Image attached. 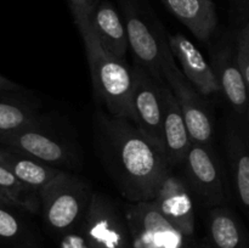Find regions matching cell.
I'll use <instances>...</instances> for the list:
<instances>
[{"label": "cell", "mask_w": 249, "mask_h": 248, "mask_svg": "<svg viewBox=\"0 0 249 248\" xmlns=\"http://www.w3.org/2000/svg\"><path fill=\"white\" fill-rule=\"evenodd\" d=\"M97 156L107 174L129 203L152 201L170 170L164 151L131 119L97 111L94 121Z\"/></svg>", "instance_id": "obj_1"}, {"label": "cell", "mask_w": 249, "mask_h": 248, "mask_svg": "<svg viewBox=\"0 0 249 248\" xmlns=\"http://www.w3.org/2000/svg\"><path fill=\"white\" fill-rule=\"evenodd\" d=\"M77 28L84 43L95 95L109 114L130 119L133 71L125 60L114 57L102 48L89 19Z\"/></svg>", "instance_id": "obj_2"}, {"label": "cell", "mask_w": 249, "mask_h": 248, "mask_svg": "<svg viewBox=\"0 0 249 248\" xmlns=\"http://www.w3.org/2000/svg\"><path fill=\"white\" fill-rule=\"evenodd\" d=\"M94 192L87 180L66 170L39 191L44 223L60 242L80 225Z\"/></svg>", "instance_id": "obj_3"}, {"label": "cell", "mask_w": 249, "mask_h": 248, "mask_svg": "<svg viewBox=\"0 0 249 248\" xmlns=\"http://www.w3.org/2000/svg\"><path fill=\"white\" fill-rule=\"evenodd\" d=\"M60 243L62 248H133L124 211L96 191L77 230Z\"/></svg>", "instance_id": "obj_4"}, {"label": "cell", "mask_w": 249, "mask_h": 248, "mask_svg": "<svg viewBox=\"0 0 249 248\" xmlns=\"http://www.w3.org/2000/svg\"><path fill=\"white\" fill-rule=\"evenodd\" d=\"M119 6L135 63L163 82L162 60L168 45L165 31L150 14L142 0H119Z\"/></svg>", "instance_id": "obj_5"}, {"label": "cell", "mask_w": 249, "mask_h": 248, "mask_svg": "<svg viewBox=\"0 0 249 248\" xmlns=\"http://www.w3.org/2000/svg\"><path fill=\"white\" fill-rule=\"evenodd\" d=\"M124 214L133 248H207L170 224L152 201L128 203Z\"/></svg>", "instance_id": "obj_6"}, {"label": "cell", "mask_w": 249, "mask_h": 248, "mask_svg": "<svg viewBox=\"0 0 249 248\" xmlns=\"http://www.w3.org/2000/svg\"><path fill=\"white\" fill-rule=\"evenodd\" d=\"M169 44L165 46L162 60V77L172 89L189 128L192 142L212 145L214 138V119L208 105L187 80L177 66Z\"/></svg>", "instance_id": "obj_7"}, {"label": "cell", "mask_w": 249, "mask_h": 248, "mask_svg": "<svg viewBox=\"0 0 249 248\" xmlns=\"http://www.w3.org/2000/svg\"><path fill=\"white\" fill-rule=\"evenodd\" d=\"M130 119L139 129L163 150L164 100L162 84L142 66L134 63ZM164 151V150H163Z\"/></svg>", "instance_id": "obj_8"}, {"label": "cell", "mask_w": 249, "mask_h": 248, "mask_svg": "<svg viewBox=\"0 0 249 248\" xmlns=\"http://www.w3.org/2000/svg\"><path fill=\"white\" fill-rule=\"evenodd\" d=\"M195 197L208 208L225 206L228 194L223 172L213 146L192 142L181 165Z\"/></svg>", "instance_id": "obj_9"}, {"label": "cell", "mask_w": 249, "mask_h": 248, "mask_svg": "<svg viewBox=\"0 0 249 248\" xmlns=\"http://www.w3.org/2000/svg\"><path fill=\"white\" fill-rule=\"evenodd\" d=\"M0 145L16 148L60 169H72L78 164V153L74 146L57 134L48 130L44 123L2 136L0 138Z\"/></svg>", "instance_id": "obj_10"}, {"label": "cell", "mask_w": 249, "mask_h": 248, "mask_svg": "<svg viewBox=\"0 0 249 248\" xmlns=\"http://www.w3.org/2000/svg\"><path fill=\"white\" fill-rule=\"evenodd\" d=\"M152 202L175 228L187 236H196L195 195L184 177L170 169L158 185Z\"/></svg>", "instance_id": "obj_11"}, {"label": "cell", "mask_w": 249, "mask_h": 248, "mask_svg": "<svg viewBox=\"0 0 249 248\" xmlns=\"http://www.w3.org/2000/svg\"><path fill=\"white\" fill-rule=\"evenodd\" d=\"M167 39L173 55L181 66L182 73L197 91L203 96L220 92L215 71L207 62L199 49L181 33L168 34Z\"/></svg>", "instance_id": "obj_12"}, {"label": "cell", "mask_w": 249, "mask_h": 248, "mask_svg": "<svg viewBox=\"0 0 249 248\" xmlns=\"http://www.w3.org/2000/svg\"><path fill=\"white\" fill-rule=\"evenodd\" d=\"M164 100L163 118V150L170 169L181 167L192 145L189 128L181 108L165 82L162 84Z\"/></svg>", "instance_id": "obj_13"}, {"label": "cell", "mask_w": 249, "mask_h": 248, "mask_svg": "<svg viewBox=\"0 0 249 248\" xmlns=\"http://www.w3.org/2000/svg\"><path fill=\"white\" fill-rule=\"evenodd\" d=\"M213 68L218 77L221 94L236 113L247 117L249 90L238 63L236 45H226L219 49L214 56Z\"/></svg>", "instance_id": "obj_14"}, {"label": "cell", "mask_w": 249, "mask_h": 248, "mask_svg": "<svg viewBox=\"0 0 249 248\" xmlns=\"http://www.w3.org/2000/svg\"><path fill=\"white\" fill-rule=\"evenodd\" d=\"M90 26L102 48L119 60H125L129 49L125 23L113 4L101 0L92 7L89 16Z\"/></svg>", "instance_id": "obj_15"}, {"label": "cell", "mask_w": 249, "mask_h": 248, "mask_svg": "<svg viewBox=\"0 0 249 248\" xmlns=\"http://www.w3.org/2000/svg\"><path fill=\"white\" fill-rule=\"evenodd\" d=\"M207 248H249V235L245 225L228 206L208 208Z\"/></svg>", "instance_id": "obj_16"}, {"label": "cell", "mask_w": 249, "mask_h": 248, "mask_svg": "<svg viewBox=\"0 0 249 248\" xmlns=\"http://www.w3.org/2000/svg\"><path fill=\"white\" fill-rule=\"evenodd\" d=\"M168 11L198 40L207 41L218 26L213 0H162Z\"/></svg>", "instance_id": "obj_17"}, {"label": "cell", "mask_w": 249, "mask_h": 248, "mask_svg": "<svg viewBox=\"0 0 249 248\" xmlns=\"http://www.w3.org/2000/svg\"><path fill=\"white\" fill-rule=\"evenodd\" d=\"M0 163L17 179L40 191L63 172L60 168L44 163L22 151L0 145Z\"/></svg>", "instance_id": "obj_18"}, {"label": "cell", "mask_w": 249, "mask_h": 248, "mask_svg": "<svg viewBox=\"0 0 249 248\" xmlns=\"http://www.w3.org/2000/svg\"><path fill=\"white\" fill-rule=\"evenodd\" d=\"M19 211L0 199V248H44L38 233Z\"/></svg>", "instance_id": "obj_19"}, {"label": "cell", "mask_w": 249, "mask_h": 248, "mask_svg": "<svg viewBox=\"0 0 249 248\" xmlns=\"http://www.w3.org/2000/svg\"><path fill=\"white\" fill-rule=\"evenodd\" d=\"M226 148L238 201L249 214V139L238 129L231 128Z\"/></svg>", "instance_id": "obj_20"}, {"label": "cell", "mask_w": 249, "mask_h": 248, "mask_svg": "<svg viewBox=\"0 0 249 248\" xmlns=\"http://www.w3.org/2000/svg\"><path fill=\"white\" fill-rule=\"evenodd\" d=\"M0 199L28 213L40 212L39 192L17 179L5 165L0 163Z\"/></svg>", "instance_id": "obj_21"}, {"label": "cell", "mask_w": 249, "mask_h": 248, "mask_svg": "<svg viewBox=\"0 0 249 248\" xmlns=\"http://www.w3.org/2000/svg\"><path fill=\"white\" fill-rule=\"evenodd\" d=\"M43 123L40 114L31 104L0 97V138Z\"/></svg>", "instance_id": "obj_22"}, {"label": "cell", "mask_w": 249, "mask_h": 248, "mask_svg": "<svg viewBox=\"0 0 249 248\" xmlns=\"http://www.w3.org/2000/svg\"><path fill=\"white\" fill-rule=\"evenodd\" d=\"M236 51L246 83L249 90V21L246 22L236 35Z\"/></svg>", "instance_id": "obj_23"}, {"label": "cell", "mask_w": 249, "mask_h": 248, "mask_svg": "<svg viewBox=\"0 0 249 248\" xmlns=\"http://www.w3.org/2000/svg\"><path fill=\"white\" fill-rule=\"evenodd\" d=\"M67 1L71 11H72L75 26L89 19L91 7H90L88 0H67Z\"/></svg>", "instance_id": "obj_24"}, {"label": "cell", "mask_w": 249, "mask_h": 248, "mask_svg": "<svg viewBox=\"0 0 249 248\" xmlns=\"http://www.w3.org/2000/svg\"><path fill=\"white\" fill-rule=\"evenodd\" d=\"M22 90L21 85L0 74V92H15Z\"/></svg>", "instance_id": "obj_25"}, {"label": "cell", "mask_w": 249, "mask_h": 248, "mask_svg": "<svg viewBox=\"0 0 249 248\" xmlns=\"http://www.w3.org/2000/svg\"><path fill=\"white\" fill-rule=\"evenodd\" d=\"M241 11L249 12V0H231Z\"/></svg>", "instance_id": "obj_26"}, {"label": "cell", "mask_w": 249, "mask_h": 248, "mask_svg": "<svg viewBox=\"0 0 249 248\" xmlns=\"http://www.w3.org/2000/svg\"><path fill=\"white\" fill-rule=\"evenodd\" d=\"M100 1H101V0H88V2H89V5H90V7H91V10H92V7H94L96 4H99Z\"/></svg>", "instance_id": "obj_27"}, {"label": "cell", "mask_w": 249, "mask_h": 248, "mask_svg": "<svg viewBox=\"0 0 249 248\" xmlns=\"http://www.w3.org/2000/svg\"><path fill=\"white\" fill-rule=\"evenodd\" d=\"M246 118H247V123H248V128H249V108H248V112H247V117H246Z\"/></svg>", "instance_id": "obj_28"}]
</instances>
